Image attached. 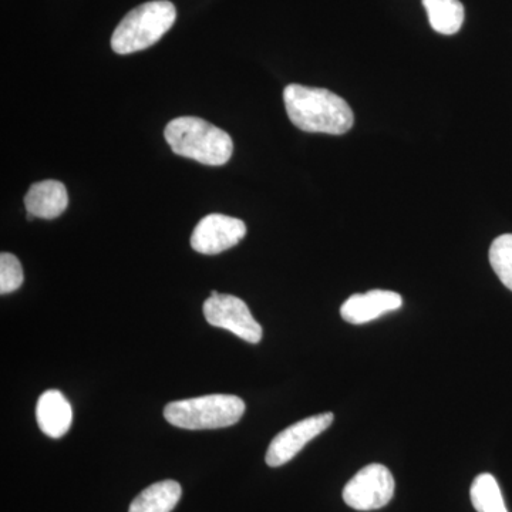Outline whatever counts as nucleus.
Returning a JSON list of instances; mask_svg holds the SVG:
<instances>
[{"mask_svg":"<svg viewBox=\"0 0 512 512\" xmlns=\"http://www.w3.org/2000/svg\"><path fill=\"white\" fill-rule=\"evenodd\" d=\"M284 101L289 120L306 133L342 136L355 123L349 104L326 89L291 84L285 87Z\"/></svg>","mask_w":512,"mask_h":512,"instance_id":"1","label":"nucleus"},{"mask_svg":"<svg viewBox=\"0 0 512 512\" xmlns=\"http://www.w3.org/2000/svg\"><path fill=\"white\" fill-rule=\"evenodd\" d=\"M165 140L177 156L212 167L227 164L234 143L228 133L198 117H178L167 124Z\"/></svg>","mask_w":512,"mask_h":512,"instance_id":"2","label":"nucleus"},{"mask_svg":"<svg viewBox=\"0 0 512 512\" xmlns=\"http://www.w3.org/2000/svg\"><path fill=\"white\" fill-rule=\"evenodd\" d=\"M177 20V9L168 0H153L128 12L111 36L117 55H131L156 45Z\"/></svg>","mask_w":512,"mask_h":512,"instance_id":"3","label":"nucleus"},{"mask_svg":"<svg viewBox=\"0 0 512 512\" xmlns=\"http://www.w3.org/2000/svg\"><path fill=\"white\" fill-rule=\"evenodd\" d=\"M245 413L244 400L231 394H210L167 404L168 423L185 430H214L237 424Z\"/></svg>","mask_w":512,"mask_h":512,"instance_id":"4","label":"nucleus"},{"mask_svg":"<svg viewBox=\"0 0 512 512\" xmlns=\"http://www.w3.org/2000/svg\"><path fill=\"white\" fill-rule=\"evenodd\" d=\"M396 483L389 468L369 464L343 488V501L357 511H375L386 507L394 497Z\"/></svg>","mask_w":512,"mask_h":512,"instance_id":"5","label":"nucleus"},{"mask_svg":"<svg viewBox=\"0 0 512 512\" xmlns=\"http://www.w3.org/2000/svg\"><path fill=\"white\" fill-rule=\"evenodd\" d=\"M202 311L211 326L229 330L252 345L261 342L262 326L252 316L247 303L237 296L220 293L217 296H210L204 302Z\"/></svg>","mask_w":512,"mask_h":512,"instance_id":"6","label":"nucleus"},{"mask_svg":"<svg viewBox=\"0 0 512 512\" xmlns=\"http://www.w3.org/2000/svg\"><path fill=\"white\" fill-rule=\"evenodd\" d=\"M335 416L333 413H322L318 416L308 417L292 424L291 427L281 431L269 444L265 461L269 467H281L298 456L303 447L328 430L332 426Z\"/></svg>","mask_w":512,"mask_h":512,"instance_id":"7","label":"nucleus"},{"mask_svg":"<svg viewBox=\"0 0 512 512\" xmlns=\"http://www.w3.org/2000/svg\"><path fill=\"white\" fill-rule=\"evenodd\" d=\"M247 235V225L238 218L210 214L202 218L191 235V247L204 255H218L234 248Z\"/></svg>","mask_w":512,"mask_h":512,"instance_id":"8","label":"nucleus"},{"mask_svg":"<svg viewBox=\"0 0 512 512\" xmlns=\"http://www.w3.org/2000/svg\"><path fill=\"white\" fill-rule=\"evenodd\" d=\"M402 305L403 299L399 293L375 289L350 296L340 308V316L352 325H365L386 313L399 311Z\"/></svg>","mask_w":512,"mask_h":512,"instance_id":"9","label":"nucleus"},{"mask_svg":"<svg viewBox=\"0 0 512 512\" xmlns=\"http://www.w3.org/2000/svg\"><path fill=\"white\" fill-rule=\"evenodd\" d=\"M36 419L46 436L60 439L72 427L73 409L59 390H47L37 400Z\"/></svg>","mask_w":512,"mask_h":512,"instance_id":"10","label":"nucleus"},{"mask_svg":"<svg viewBox=\"0 0 512 512\" xmlns=\"http://www.w3.org/2000/svg\"><path fill=\"white\" fill-rule=\"evenodd\" d=\"M69 195L60 181L46 180L33 184L25 197L28 214L42 220H55L66 211Z\"/></svg>","mask_w":512,"mask_h":512,"instance_id":"11","label":"nucleus"},{"mask_svg":"<svg viewBox=\"0 0 512 512\" xmlns=\"http://www.w3.org/2000/svg\"><path fill=\"white\" fill-rule=\"evenodd\" d=\"M181 493L183 490L177 481H160L141 491L128 512H171L177 507Z\"/></svg>","mask_w":512,"mask_h":512,"instance_id":"12","label":"nucleus"},{"mask_svg":"<svg viewBox=\"0 0 512 512\" xmlns=\"http://www.w3.org/2000/svg\"><path fill=\"white\" fill-rule=\"evenodd\" d=\"M431 28L441 35H456L463 26L464 6L460 0H423Z\"/></svg>","mask_w":512,"mask_h":512,"instance_id":"13","label":"nucleus"},{"mask_svg":"<svg viewBox=\"0 0 512 512\" xmlns=\"http://www.w3.org/2000/svg\"><path fill=\"white\" fill-rule=\"evenodd\" d=\"M470 497L477 512H508L500 485L491 474H480L473 481Z\"/></svg>","mask_w":512,"mask_h":512,"instance_id":"14","label":"nucleus"},{"mask_svg":"<svg viewBox=\"0 0 512 512\" xmlns=\"http://www.w3.org/2000/svg\"><path fill=\"white\" fill-rule=\"evenodd\" d=\"M490 264L505 288L512 291V234L494 239L490 248Z\"/></svg>","mask_w":512,"mask_h":512,"instance_id":"15","label":"nucleus"},{"mask_svg":"<svg viewBox=\"0 0 512 512\" xmlns=\"http://www.w3.org/2000/svg\"><path fill=\"white\" fill-rule=\"evenodd\" d=\"M23 284V269L20 261L9 252L0 255V293L8 295L18 291Z\"/></svg>","mask_w":512,"mask_h":512,"instance_id":"16","label":"nucleus"}]
</instances>
